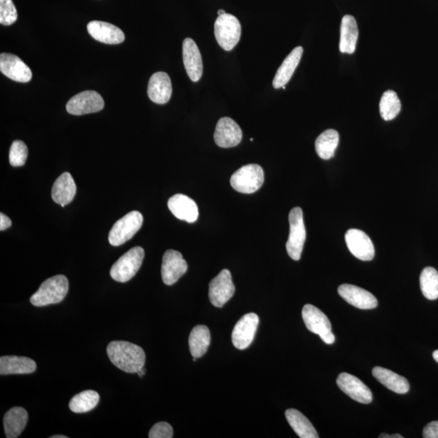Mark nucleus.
<instances>
[{
  "label": "nucleus",
  "instance_id": "obj_36",
  "mask_svg": "<svg viewBox=\"0 0 438 438\" xmlns=\"http://www.w3.org/2000/svg\"><path fill=\"white\" fill-rule=\"evenodd\" d=\"M150 438H172L173 429L170 424L159 422L155 424L149 432Z\"/></svg>",
  "mask_w": 438,
  "mask_h": 438
},
{
  "label": "nucleus",
  "instance_id": "obj_42",
  "mask_svg": "<svg viewBox=\"0 0 438 438\" xmlns=\"http://www.w3.org/2000/svg\"><path fill=\"white\" fill-rule=\"evenodd\" d=\"M225 13H227L225 12V11H224L223 9H220V10L218 11V16H221V15H223V14H225Z\"/></svg>",
  "mask_w": 438,
  "mask_h": 438
},
{
  "label": "nucleus",
  "instance_id": "obj_34",
  "mask_svg": "<svg viewBox=\"0 0 438 438\" xmlns=\"http://www.w3.org/2000/svg\"><path fill=\"white\" fill-rule=\"evenodd\" d=\"M28 158V148L22 140H14L9 151V162L13 167L24 166Z\"/></svg>",
  "mask_w": 438,
  "mask_h": 438
},
{
  "label": "nucleus",
  "instance_id": "obj_7",
  "mask_svg": "<svg viewBox=\"0 0 438 438\" xmlns=\"http://www.w3.org/2000/svg\"><path fill=\"white\" fill-rule=\"evenodd\" d=\"M302 318L308 330L318 335L327 344H333L335 337L329 318L315 306L306 305L302 310Z\"/></svg>",
  "mask_w": 438,
  "mask_h": 438
},
{
  "label": "nucleus",
  "instance_id": "obj_13",
  "mask_svg": "<svg viewBox=\"0 0 438 438\" xmlns=\"http://www.w3.org/2000/svg\"><path fill=\"white\" fill-rule=\"evenodd\" d=\"M188 271V264L181 252L167 250L162 258V279L167 286L175 284Z\"/></svg>",
  "mask_w": 438,
  "mask_h": 438
},
{
  "label": "nucleus",
  "instance_id": "obj_1",
  "mask_svg": "<svg viewBox=\"0 0 438 438\" xmlns=\"http://www.w3.org/2000/svg\"><path fill=\"white\" fill-rule=\"evenodd\" d=\"M110 361L123 372L137 374L144 367L145 353L142 347L125 341H113L106 348Z\"/></svg>",
  "mask_w": 438,
  "mask_h": 438
},
{
  "label": "nucleus",
  "instance_id": "obj_11",
  "mask_svg": "<svg viewBox=\"0 0 438 438\" xmlns=\"http://www.w3.org/2000/svg\"><path fill=\"white\" fill-rule=\"evenodd\" d=\"M258 324H259V318L254 313L246 314L240 318L235 325L232 335L235 347L239 350L248 348L254 339Z\"/></svg>",
  "mask_w": 438,
  "mask_h": 438
},
{
  "label": "nucleus",
  "instance_id": "obj_30",
  "mask_svg": "<svg viewBox=\"0 0 438 438\" xmlns=\"http://www.w3.org/2000/svg\"><path fill=\"white\" fill-rule=\"evenodd\" d=\"M339 142V133L334 129H328L317 138L315 142L316 152L324 160L332 159Z\"/></svg>",
  "mask_w": 438,
  "mask_h": 438
},
{
  "label": "nucleus",
  "instance_id": "obj_39",
  "mask_svg": "<svg viewBox=\"0 0 438 438\" xmlns=\"http://www.w3.org/2000/svg\"><path fill=\"white\" fill-rule=\"evenodd\" d=\"M380 438H403V437L400 434H393V435H389V434H381L379 436Z\"/></svg>",
  "mask_w": 438,
  "mask_h": 438
},
{
  "label": "nucleus",
  "instance_id": "obj_4",
  "mask_svg": "<svg viewBox=\"0 0 438 438\" xmlns=\"http://www.w3.org/2000/svg\"><path fill=\"white\" fill-rule=\"evenodd\" d=\"M290 234L286 244V252L291 259L299 261L306 240V230L301 208L295 207L289 213Z\"/></svg>",
  "mask_w": 438,
  "mask_h": 438
},
{
  "label": "nucleus",
  "instance_id": "obj_9",
  "mask_svg": "<svg viewBox=\"0 0 438 438\" xmlns=\"http://www.w3.org/2000/svg\"><path fill=\"white\" fill-rule=\"evenodd\" d=\"M104 108V100L96 91H87L75 95L66 106V110L73 116L96 113Z\"/></svg>",
  "mask_w": 438,
  "mask_h": 438
},
{
  "label": "nucleus",
  "instance_id": "obj_8",
  "mask_svg": "<svg viewBox=\"0 0 438 438\" xmlns=\"http://www.w3.org/2000/svg\"><path fill=\"white\" fill-rule=\"evenodd\" d=\"M142 223V213L138 211L128 213L112 227L108 235L109 243L113 246H120L126 243L136 235Z\"/></svg>",
  "mask_w": 438,
  "mask_h": 438
},
{
  "label": "nucleus",
  "instance_id": "obj_29",
  "mask_svg": "<svg viewBox=\"0 0 438 438\" xmlns=\"http://www.w3.org/2000/svg\"><path fill=\"white\" fill-rule=\"evenodd\" d=\"M210 332L206 325H196L189 335V344L191 355L194 358L203 356L210 344Z\"/></svg>",
  "mask_w": 438,
  "mask_h": 438
},
{
  "label": "nucleus",
  "instance_id": "obj_31",
  "mask_svg": "<svg viewBox=\"0 0 438 438\" xmlns=\"http://www.w3.org/2000/svg\"><path fill=\"white\" fill-rule=\"evenodd\" d=\"M99 400L100 397L96 391H83L72 398L69 408L75 413H86L96 408Z\"/></svg>",
  "mask_w": 438,
  "mask_h": 438
},
{
  "label": "nucleus",
  "instance_id": "obj_37",
  "mask_svg": "<svg viewBox=\"0 0 438 438\" xmlns=\"http://www.w3.org/2000/svg\"><path fill=\"white\" fill-rule=\"evenodd\" d=\"M423 437L425 438H438V420L432 421L425 427Z\"/></svg>",
  "mask_w": 438,
  "mask_h": 438
},
{
  "label": "nucleus",
  "instance_id": "obj_24",
  "mask_svg": "<svg viewBox=\"0 0 438 438\" xmlns=\"http://www.w3.org/2000/svg\"><path fill=\"white\" fill-rule=\"evenodd\" d=\"M37 364L25 356H6L0 358V374H30L35 372Z\"/></svg>",
  "mask_w": 438,
  "mask_h": 438
},
{
  "label": "nucleus",
  "instance_id": "obj_21",
  "mask_svg": "<svg viewBox=\"0 0 438 438\" xmlns=\"http://www.w3.org/2000/svg\"><path fill=\"white\" fill-rule=\"evenodd\" d=\"M87 30L91 36L100 43L116 45L125 41V33L117 26L108 22L93 21L89 22Z\"/></svg>",
  "mask_w": 438,
  "mask_h": 438
},
{
  "label": "nucleus",
  "instance_id": "obj_23",
  "mask_svg": "<svg viewBox=\"0 0 438 438\" xmlns=\"http://www.w3.org/2000/svg\"><path fill=\"white\" fill-rule=\"evenodd\" d=\"M77 193L74 179L69 172H64L56 179L52 190V196L55 203L64 207L71 203Z\"/></svg>",
  "mask_w": 438,
  "mask_h": 438
},
{
  "label": "nucleus",
  "instance_id": "obj_20",
  "mask_svg": "<svg viewBox=\"0 0 438 438\" xmlns=\"http://www.w3.org/2000/svg\"><path fill=\"white\" fill-rule=\"evenodd\" d=\"M147 94L155 103L166 104L169 102L172 94L170 77L164 72L155 73L149 81Z\"/></svg>",
  "mask_w": 438,
  "mask_h": 438
},
{
  "label": "nucleus",
  "instance_id": "obj_10",
  "mask_svg": "<svg viewBox=\"0 0 438 438\" xmlns=\"http://www.w3.org/2000/svg\"><path fill=\"white\" fill-rule=\"evenodd\" d=\"M235 291L231 272L228 269H223L210 283L209 297L211 304L218 308L223 307L232 299Z\"/></svg>",
  "mask_w": 438,
  "mask_h": 438
},
{
  "label": "nucleus",
  "instance_id": "obj_2",
  "mask_svg": "<svg viewBox=\"0 0 438 438\" xmlns=\"http://www.w3.org/2000/svg\"><path fill=\"white\" fill-rule=\"evenodd\" d=\"M69 289V280L64 275H56L42 283L36 293L31 296V304L36 307L59 304L64 301Z\"/></svg>",
  "mask_w": 438,
  "mask_h": 438
},
{
  "label": "nucleus",
  "instance_id": "obj_14",
  "mask_svg": "<svg viewBox=\"0 0 438 438\" xmlns=\"http://www.w3.org/2000/svg\"><path fill=\"white\" fill-rule=\"evenodd\" d=\"M337 385L342 392L358 403L368 404L373 401L371 391L355 376L340 374L337 378Z\"/></svg>",
  "mask_w": 438,
  "mask_h": 438
},
{
  "label": "nucleus",
  "instance_id": "obj_41",
  "mask_svg": "<svg viewBox=\"0 0 438 438\" xmlns=\"http://www.w3.org/2000/svg\"><path fill=\"white\" fill-rule=\"evenodd\" d=\"M432 357H434V361L438 363V350L432 353Z\"/></svg>",
  "mask_w": 438,
  "mask_h": 438
},
{
  "label": "nucleus",
  "instance_id": "obj_28",
  "mask_svg": "<svg viewBox=\"0 0 438 438\" xmlns=\"http://www.w3.org/2000/svg\"><path fill=\"white\" fill-rule=\"evenodd\" d=\"M286 420L296 434L301 438H318V432L310 421L298 410L288 409L285 412Z\"/></svg>",
  "mask_w": 438,
  "mask_h": 438
},
{
  "label": "nucleus",
  "instance_id": "obj_6",
  "mask_svg": "<svg viewBox=\"0 0 438 438\" xmlns=\"http://www.w3.org/2000/svg\"><path fill=\"white\" fill-rule=\"evenodd\" d=\"M215 35L219 46L230 52L240 42L241 25L239 20L228 13L218 16L215 23Z\"/></svg>",
  "mask_w": 438,
  "mask_h": 438
},
{
  "label": "nucleus",
  "instance_id": "obj_35",
  "mask_svg": "<svg viewBox=\"0 0 438 438\" xmlns=\"http://www.w3.org/2000/svg\"><path fill=\"white\" fill-rule=\"evenodd\" d=\"M18 20V11L13 0H0V24L11 26Z\"/></svg>",
  "mask_w": 438,
  "mask_h": 438
},
{
  "label": "nucleus",
  "instance_id": "obj_12",
  "mask_svg": "<svg viewBox=\"0 0 438 438\" xmlns=\"http://www.w3.org/2000/svg\"><path fill=\"white\" fill-rule=\"evenodd\" d=\"M345 240L348 249L358 259L368 262L372 261L375 256L374 245L367 234L361 230L350 229L345 235Z\"/></svg>",
  "mask_w": 438,
  "mask_h": 438
},
{
  "label": "nucleus",
  "instance_id": "obj_15",
  "mask_svg": "<svg viewBox=\"0 0 438 438\" xmlns=\"http://www.w3.org/2000/svg\"><path fill=\"white\" fill-rule=\"evenodd\" d=\"M242 137V130L231 118L223 117L218 120L213 138L219 147H235L240 143Z\"/></svg>",
  "mask_w": 438,
  "mask_h": 438
},
{
  "label": "nucleus",
  "instance_id": "obj_32",
  "mask_svg": "<svg viewBox=\"0 0 438 438\" xmlns=\"http://www.w3.org/2000/svg\"><path fill=\"white\" fill-rule=\"evenodd\" d=\"M379 109L384 120H394L401 111V102L397 94L393 91H386L381 99Z\"/></svg>",
  "mask_w": 438,
  "mask_h": 438
},
{
  "label": "nucleus",
  "instance_id": "obj_27",
  "mask_svg": "<svg viewBox=\"0 0 438 438\" xmlns=\"http://www.w3.org/2000/svg\"><path fill=\"white\" fill-rule=\"evenodd\" d=\"M373 376L381 384H383L397 394L404 395L409 391L410 386L408 380L391 370L381 367H375L373 369Z\"/></svg>",
  "mask_w": 438,
  "mask_h": 438
},
{
  "label": "nucleus",
  "instance_id": "obj_33",
  "mask_svg": "<svg viewBox=\"0 0 438 438\" xmlns=\"http://www.w3.org/2000/svg\"><path fill=\"white\" fill-rule=\"evenodd\" d=\"M420 289L425 298L434 301L438 299V272L432 267H426L421 272Z\"/></svg>",
  "mask_w": 438,
  "mask_h": 438
},
{
  "label": "nucleus",
  "instance_id": "obj_5",
  "mask_svg": "<svg viewBox=\"0 0 438 438\" xmlns=\"http://www.w3.org/2000/svg\"><path fill=\"white\" fill-rule=\"evenodd\" d=\"M265 179L264 171L259 165L249 164L235 172L231 177L232 187L237 192L251 194L262 186Z\"/></svg>",
  "mask_w": 438,
  "mask_h": 438
},
{
  "label": "nucleus",
  "instance_id": "obj_16",
  "mask_svg": "<svg viewBox=\"0 0 438 438\" xmlns=\"http://www.w3.org/2000/svg\"><path fill=\"white\" fill-rule=\"evenodd\" d=\"M0 71L9 79L16 82L26 83L32 79L30 67L13 54L0 55Z\"/></svg>",
  "mask_w": 438,
  "mask_h": 438
},
{
  "label": "nucleus",
  "instance_id": "obj_18",
  "mask_svg": "<svg viewBox=\"0 0 438 438\" xmlns=\"http://www.w3.org/2000/svg\"><path fill=\"white\" fill-rule=\"evenodd\" d=\"M183 60L191 81L199 82L203 73V63L198 45L192 38H188L183 43Z\"/></svg>",
  "mask_w": 438,
  "mask_h": 438
},
{
  "label": "nucleus",
  "instance_id": "obj_3",
  "mask_svg": "<svg viewBox=\"0 0 438 438\" xmlns=\"http://www.w3.org/2000/svg\"><path fill=\"white\" fill-rule=\"evenodd\" d=\"M145 257L142 247H134L119 258L111 269V276L120 283H126L138 272Z\"/></svg>",
  "mask_w": 438,
  "mask_h": 438
},
{
  "label": "nucleus",
  "instance_id": "obj_25",
  "mask_svg": "<svg viewBox=\"0 0 438 438\" xmlns=\"http://www.w3.org/2000/svg\"><path fill=\"white\" fill-rule=\"evenodd\" d=\"M358 26L354 16L346 15L342 19L339 50L341 53L355 52L358 40Z\"/></svg>",
  "mask_w": 438,
  "mask_h": 438
},
{
  "label": "nucleus",
  "instance_id": "obj_17",
  "mask_svg": "<svg viewBox=\"0 0 438 438\" xmlns=\"http://www.w3.org/2000/svg\"><path fill=\"white\" fill-rule=\"evenodd\" d=\"M339 294L348 304L359 310H373L377 308L378 300L369 291L352 284H342L338 289Z\"/></svg>",
  "mask_w": 438,
  "mask_h": 438
},
{
  "label": "nucleus",
  "instance_id": "obj_40",
  "mask_svg": "<svg viewBox=\"0 0 438 438\" xmlns=\"http://www.w3.org/2000/svg\"><path fill=\"white\" fill-rule=\"evenodd\" d=\"M137 374L139 375V377L142 378L145 374V369L143 367L139 372H137Z\"/></svg>",
  "mask_w": 438,
  "mask_h": 438
},
{
  "label": "nucleus",
  "instance_id": "obj_19",
  "mask_svg": "<svg viewBox=\"0 0 438 438\" xmlns=\"http://www.w3.org/2000/svg\"><path fill=\"white\" fill-rule=\"evenodd\" d=\"M168 208L179 220L193 223L198 220L199 211L196 202L186 195L176 194L167 202Z\"/></svg>",
  "mask_w": 438,
  "mask_h": 438
},
{
  "label": "nucleus",
  "instance_id": "obj_22",
  "mask_svg": "<svg viewBox=\"0 0 438 438\" xmlns=\"http://www.w3.org/2000/svg\"><path fill=\"white\" fill-rule=\"evenodd\" d=\"M303 53H304V49L302 47H297L286 56L274 78L273 86L274 89L283 88L290 82L296 67L300 64Z\"/></svg>",
  "mask_w": 438,
  "mask_h": 438
},
{
  "label": "nucleus",
  "instance_id": "obj_43",
  "mask_svg": "<svg viewBox=\"0 0 438 438\" xmlns=\"http://www.w3.org/2000/svg\"><path fill=\"white\" fill-rule=\"evenodd\" d=\"M50 438H67V437L63 435H54L50 437Z\"/></svg>",
  "mask_w": 438,
  "mask_h": 438
},
{
  "label": "nucleus",
  "instance_id": "obj_38",
  "mask_svg": "<svg viewBox=\"0 0 438 438\" xmlns=\"http://www.w3.org/2000/svg\"><path fill=\"white\" fill-rule=\"evenodd\" d=\"M11 226H12V221L4 213H0V231H5Z\"/></svg>",
  "mask_w": 438,
  "mask_h": 438
},
{
  "label": "nucleus",
  "instance_id": "obj_26",
  "mask_svg": "<svg viewBox=\"0 0 438 438\" xmlns=\"http://www.w3.org/2000/svg\"><path fill=\"white\" fill-rule=\"evenodd\" d=\"M29 419L26 410L23 408H13L5 414L4 426L5 435L8 438L18 437L24 431Z\"/></svg>",
  "mask_w": 438,
  "mask_h": 438
}]
</instances>
